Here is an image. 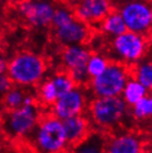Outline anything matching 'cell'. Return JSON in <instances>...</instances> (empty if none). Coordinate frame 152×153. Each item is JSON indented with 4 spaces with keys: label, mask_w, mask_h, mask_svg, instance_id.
Segmentation results:
<instances>
[{
    "label": "cell",
    "mask_w": 152,
    "mask_h": 153,
    "mask_svg": "<svg viewBox=\"0 0 152 153\" xmlns=\"http://www.w3.org/2000/svg\"><path fill=\"white\" fill-rule=\"evenodd\" d=\"M48 63L43 56L31 50H21L8 59L7 74L15 85L36 87L46 76Z\"/></svg>",
    "instance_id": "2"
},
{
    "label": "cell",
    "mask_w": 152,
    "mask_h": 153,
    "mask_svg": "<svg viewBox=\"0 0 152 153\" xmlns=\"http://www.w3.org/2000/svg\"><path fill=\"white\" fill-rule=\"evenodd\" d=\"M130 115L138 122L148 121L152 119V91H149L137 103L129 108Z\"/></svg>",
    "instance_id": "19"
},
{
    "label": "cell",
    "mask_w": 152,
    "mask_h": 153,
    "mask_svg": "<svg viewBox=\"0 0 152 153\" xmlns=\"http://www.w3.org/2000/svg\"><path fill=\"white\" fill-rule=\"evenodd\" d=\"M86 114L93 130L111 134L120 130L128 115L129 105L120 97L91 98Z\"/></svg>",
    "instance_id": "1"
},
{
    "label": "cell",
    "mask_w": 152,
    "mask_h": 153,
    "mask_svg": "<svg viewBox=\"0 0 152 153\" xmlns=\"http://www.w3.org/2000/svg\"><path fill=\"white\" fill-rule=\"evenodd\" d=\"M6 4H7L8 7H15L16 4H18L19 2H21L22 0H4Z\"/></svg>",
    "instance_id": "28"
},
{
    "label": "cell",
    "mask_w": 152,
    "mask_h": 153,
    "mask_svg": "<svg viewBox=\"0 0 152 153\" xmlns=\"http://www.w3.org/2000/svg\"><path fill=\"white\" fill-rule=\"evenodd\" d=\"M148 90L143 84H141L137 79H134L132 76L129 80L127 81L124 88L122 90L121 98L128 105L132 107L134 103H137L138 101L145 97L148 93Z\"/></svg>",
    "instance_id": "18"
},
{
    "label": "cell",
    "mask_w": 152,
    "mask_h": 153,
    "mask_svg": "<svg viewBox=\"0 0 152 153\" xmlns=\"http://www.w3.org/2000/svg\"><path fill=\"white\" fill-rule=\"evenodd\" d=\"M72 9L76 18L95 27L114 7L112 0H77Z\"/></svg>",
    "instance_id": "12"
},
{
    "label": "cell",
    "mask_w": 152,
    "mask_h": 153,
    "mask_svg": "<svg viewBox=\"0 0 152 153\" xmlns=\"http://www.w3.org/2000/svg\"><path fill=\"white\" fill-rule=\"evenodd\" d=\"M91 27L78 18H75L67 25L52 29L53 39L62 47L87 43L91 38Z\"/></svg>",
    "instance_id": "11"
},
{
    "label": "cell",
    "mask_w": 152,
    "mask_h": 153,
    "mask_svg": "<svg viewBox=\"0 0 152 153\" xmlns=\"http://www.w3.org/2000/svg\"><path fill=\"white\" fill-rule=\"evenodd\" d=\"M91 98L86 85H76L54 101V103L50 107V113L60 120L84 114Z\"/></svg>",
    "instance_id": "10"
},
{
    "label": "cell",
    "mask_w": 152,
    "mask_h": 153,
    "mask_svg": "<svg viewBox=\"0 0 152 153\" xmlns=\"http://www.w3.org/2000/svg\"><path fill=\"white\" fill-rule=\"evenodd\" d=\"M41 115L40 107L37 103L22 104L15 110L6 111L2 118L4 132L12 139L28 138Z\"/></svg>",
    "instance_id": "6"
},
{
    "label": "cell",
    "mask_w": 152,
    "mask_h": 153,
    "mask_svg": "<svg viewBox=\"0 0 152 153\" xmlns=\"http://www.w3.org/2000/svg\"><path fill=\"white\" fill-rule=\"evenodd\" d=\"M12 8L27 27L45 30L51 26L56 4L53 0H22Z\"/></svg>",
    "instance_id": "8"
},
{
    "label": "cell",
    "mask_w": 152,
    "mask_h": 153,
    "mask_svg": "<svg viewBox=\"0 0 152 153\" xmlns=\"http://www.w3.org/2000/svg\"><path fill=\"white\" fill-rule=\"evenodd\" d=\"M49 78L52 81V83L54 85L56 90H57L59 97L67 93V92L70 91L71 89H73L77 85L76 82L71 78V76L66 70L57 71V72L53 73L52 76H50Z\"/></svg>",
    "instance_id": "23"
},
{
    "label": "cell",
    "mask_w": 152,
    "mask_h": 153,
    "mask_svg": "<svg viewBox=\"0 0 152 153\" xmlns=\"http://www.w3.org/2000/svg\"><path fill=\"white\" fill-rule=\"evenodd\" d=\"M145 141L132 131H115L108 134L106 153H145Z\"/></svg>",
    "instance_id": "13"
},
{
    "label": "cell",
    "mask_w": 152,
    "mask_h": 153,
    "mask_svg": "<svg viewBox=\"0 0 152 153\" xmlns=\"http://www.w3.org/2000/svg\"><path fill=\"white\" fill-rule=\"evenodd\" d=\"M145 153H152V151H151V152H145Z\"/></svg>",
    "instance_id": "31"
},
{
    "label": "cell",
    "mask_w": 152,
    "mask_h": 153,
    "mask_svg": "<svg viewBox=\"0 0 152 153\" xmlns=\"http://www.w3.org/2000/svg\"><path fill=\"white\" fill-rule=\"evenodd\" d=\"M151 0H124L117 10L126 23L127 30L150 37L152 35Z\"/></svg>",
    "instance_id": "7"
},
{
    "label": "cell",
    "mask_w": 152,
    "mask_h": 153,
    "mask_svg": "<svg viewBox=\"0 0 152 153\" xmlns=\"http://www.w3.org/2000/svg\"><path fill=\"white\" fill-rule=\"evenodd\" d=\"M92 50L86 43L65 46L60 53V61L63 70L71 76L77 85H86L90 81L87 71V62Z\"/></svg>",
    "instance_id": "9"
},
{
    "label": "cell",
    "mask_w": 152,
    "mask_h": 153,
    "mask_svg": "<svg viewBox=\"0 0 152 153\" xmlns=\"http://www.w3.org/2000/svg\"><path fill=\"white\" fill-rule=\"evenodd\" d=\"M110 61L111 59L108 54L99 51H92L87 62V71L90 79L101 74L107 69Z\"/></svg>",
    "instance_id": "20"
},
{
    "label": "cell",
    "mask_w": 152,
    "mask_h": 153,
    "mask_svg": "<svg viewBox=\"0 0 152 153\" xmlns=\"http://www.w3.org/2000/svg\"><path fill=\"white\" fill-rule=\"evenodd\" d=\"M8 58L4 54H0V73H7Z\"/></svg>",
    "instance_id": "26"
},
{
    "label": "cell",
    "mask_w": 152,
    "mask_h": 153,
    "mask_svg": "<svg viewBox=\"0 0 152 153\" xmlns=\"http://www.w3.org/2000/svg\"><path fill=\"white\" fill-rule=\"evenodd\" d=\"M67 153H70V152H69V151H68V152H67Z\"/></svg>",
    "instance_id": "32"
},
{
    "label": "cell",
    "mask_w": 152,
    "mask_h": 153,
    "mask_svg": "<svg viewBox=\"0 0 152 153\" xmlns=\"http://www.w3.org/2000/svg\"><path fill=\"white\" fill-rule=\"evenodd\" d=\"M131 78V68L111 60L107 69L98 76L91 78L87 88L92 98L120 97L127 81Z\"/></svg>",
    "instance_id": "5"
},
{
    "label": "cell",
    "mask_w": 152,
    "mask_h": 153,
    "mask_svg": "<svg viewBox=\"0 0 152 153\" xmlns=\"http://www.w3.org/2000/svg\"><path fill=\"white\" fill-rule=\"evenodd\" d=\"M151 25H152V9H151Z\"/></svg>",
    "instance_id": "30"
},
{
    "label": "cell",
    "mask_w": 152,
    "mask_h": 153,
    "mask_svg": "<svg viewBox=\"0 0 152 153\" xmlns=\"http://www.w3.org/2000/svg\"><path fill=\"white\" fill-rule=\"evenodd\" d=\"M108 134L98 130H92L87 137L69 148L70 153H106Z\"/></svg>",
    "instance_id": "15"
},
{
    "label": "cell",
    "mask_w": 152,
    "mask_h": 153,
    "mask_svg": "<svg viewBox=\"0 0 152 153\" xmlns=\"http://www.w3.org/2000/svg\"><path fill=\"white\" fill-rule=\"evenodd\" d=\"M8 6L6 4L4 0H0V25H1V21L4 19V16L7 13V9H8Z\"/></svg>",
    "instance_id": "27"
},
{
    "label": "cell",
    "mask_w": 152,
    "mask_h": 153,
    "mask_svg": "<svg viewBox=\"0 0 152 153\" xmlns=\"http://www.w3.org/2000/svg\"><path fill=\"white\" fill-rule=\"evenodd\" d=\"M26 93L27 92L25 91V89L22 87L13 84L11 88L8 90L6 96L4 97L2 102H1L4 104V108L6 109V111L15 110L17 108L21 107L23 104V100H25Z\"/></svg>",
    "instance_id": "22"
},
{
    "label": "cell",
    "mask_w": 152,
    "mask_h": 153,
    "mask_svg": "<svg viewBox=\"0 0 152 153\" xmlns=\"http://www.w3.org/2000/svg\"><path fill=\"white\" fill-rule=\"evenodd\" d=\"M75 18H76V16H75L73 9L71 7H69L67 4H56L50 28L54 29V28L61 27V26L70 22Z\"/></svg>",
    "instance_id": "24"
},
{
    "label": "cell",
    "mask_w": 152,
    "mask_h": 153,
    "mask_svg": "<svg viewBox=\"0 0 152 153\" xmlns=\"http://www.w3.org/2000/svg\"><path fill=\"white\" fill-rule=\"evenodd\" d=\"M4 43L2 38H1V36H0V54H4Z\"/></svg>",
    "instance_id": "29"
},
{
    "label": "cell",
    "mask_w": 152,
    "mask_h": 153,
    "mask_svg": "<svg viewBox=\"0 0 152 153\" xmlns=\"http://www.w3.org/2000/svg\"><path fill=\"white\" fill-rule=\"evenodd\" d=\"M98 30L108 38H114L127 31L126 23L117 9H112L108 15L98 23Z\"/></svg>",
    "instance_id": "16"
},
{
    "label": "cell",
    "mask_w": 152,
    "mask_h": 153,
    "mask_svg": "<svg viewBox=\"0 0 152 153\" xmlns=\"http://www.w3.org/2000/svg\"><path fill=\"white\" fill-rule=\"evenodd\" d=\"M12 85L13 83L11 82L7 73H0V103L2 102L4 97L6 96L8 90L11 88Z\"/></svg>",
    "instance_id": "25"
},
{
    "label": "cell",
    "mask_w": 152,
    "mask_h": 153,
    "mask_svg": "<svg viewBox=\"0 0 152 153\" xmlns=\"http://www.w3.org/2000/svg\"><path fill=\"white\" fill-rule=\"evenodd\" d=\"M58 98H59L58 92L54 88L51 79L49 76L45 78L38 84V97H37V99H39L42 105L50 108Z\"/></svg>",
    "instance_id": "21"
},
{
    "label": "cell",
    "mask_w": 152,
    "mask_h": 153,
    "mask_svg": "<svg viewBox=\"0 0 152 153\" xmlns=\"http://www.w3.org/2000/svg\"><path fill=\"white\" fill-rule=\"evenodd\" d=\"M150 49L149 37L127 30L110 40L111 60L132 67L148 54Z\"/></svg>",
    "instance_id": "4"
},
{
    "label": "cell",
    "mask_w": 152,
    "mask_h": 153,
    "mask_svg": "<svg viewBox=\"0 0 152 153\" xmlns=\"http://www.w3.org/2000/svg\"><path fill=\"white\" fill-rule=\"evenodd\" d=\"M131 76L143 84L148 91H152V56L143 59L131 67Z\"/></svg>",
    "instance_id": "17"
},
{
    "label": "cell",
    "mask_w": 152,
    "mask_h": 153,
    "mask_svg": "<svg viewBox=\"0 0 152 153\" xmlns=\"http://www.w3.org/2000/svg\"><path fill=\"white\" fill-rule=\"evenodd\" d=\"M27 139L34 153H67L70 148L62 120L50 112L41 115L36 128Z\"/></svg>",
    "instance_id": "3"
},
{
    "label": "cell",
    "mask_w": 152,
    "mask_h": 153,
    "mask_svg": "<svg viewBox=\"0 0 152 153\" xmlns=\"http://www.w3.org/2000/svg\"><path fill=\"white\" fill-rule=\"evenodd\" d=\"M62 124L69 146H75L81 140H83L93 130L91 122L86 113L62 120Z\"/></svg>",
    "instance_id": "14"
}]
</instances>
